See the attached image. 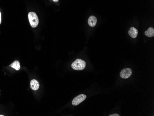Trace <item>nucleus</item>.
Returning <instances> with one entry per match:
<instances>
[{"label": "nucleus", "mask_w": 154, "mask_h": 116, "mask_svg": "<svg viewBox=\"0 0 154 116\" xmlns=\"http://www.w3.org/2000/svg\"><path fill=\"white\" fill-rule=\"evenodd\" d=\"M132 74V70L130 68H126L121 70L120 76L123 79H127L130 77Z\"/></svg>", "instance_id": "obj_4"}, {"label": "nucleus", "mask_w": 154, "mask_h": 116, "mask_svg": "<svg viewBox=\"0 0 154 116\" xmlns=\"http://www.w3.org/2000/svg\"><path fill=\"white\" fill-rule=\"evenodd\" d=\"M86 98V95L84 94H81L77 96L76 97L74 98L72 101V105H78L80 104L81 102H83V101Z\"/></svg>", "instance_id": "obj_3"}, {"label": "nucleus", "mask_w": 154, "mask_h": 116, "mask_svg": "<svg viewBox=\"0 0 154 116\" xmlns=\"http://www.w3.org/2000/svg\"><path fill=\"white\" fill-rule=\"evenodd\" d=\"M53 1H55V2H57L59 0H53Z\"/></svg>", "instance_id": "obj_12"}, {"label": "nucleus", "mask_w": 154, "mask_h": 116, "mask_svg": "<svg viewBox=\"0 0 154 116\" xmlns=\"http://www.w3.org/2000/svg\"><path fill=\"white\" fill-rule=\"evenodd\" d=\"M110 116H119L120 115L118 114H112V115H109Z\"/></svg>", "instance_id": "obj_10"}, {"label": "nucleus", "mask_w": 154, "mask_h": 116, "mask_svg": "<svg viewBox=\"0 0 154 116\" xmlns=\"http://www.w3.org/2000/svg\"><path fill=\"white\" fill-rule=\"evenodd\" d=\"M1 12H0V24L1 23Z\"/></svg>", "instance_id": "obj_11"}, {"label": "nucleus", "mask_w": 154, "mask_h": 116, "mask_svg": "<svg viewBox=\"0 0 154 116\" xmlns=\"http://www.w3.org/2000/svg\"><path fill=\"white\" fill-rule=\"evenodd\" d=\"M86 63L85 61L80 59H77L72 64V67L74 70H82L85 68Z\"/></svg>", "instance_id": "obj_1"}, {"label": "nucleus", "mask_w": 154, "mask_h": 116, "mask_svg": "<svg viewBox=\"0 0 154 116\" xmlns=\"http://www.w3.org/2000/svg\"><path fill=\"white\" fill-rule=\"evenodd\" d=\"M145 34L147 37H153L154 36V29L153 27H149L148 29L145 32Z\"/></svg>", "instance_id": "obj_8"}, {"label": "nucleus", "mask_w": 154, "mask_h": 116, "mask_svg": "<svg viewBox=\"0 0 154 116\" xmlns=\"http://www.w3.org/2000/svg\"><path fill=\"white\" fill-rule=\"evenodd\" d=\"M10 66H11L16 70H19L20 69V63L18 61H15L10 65Z\"/></svg>", "instance_id": "obj_9"}, {"label": "nucleus", "mask_w": 154, "mask_h": 116, "mask_svg": "<svg viewBox=\"0 0 154 116\" xmlns=\"http://www.w3.org/2000/svg\"><path fill=\"white\" fill-rule=\"evenodd\" d=\"M30 86L31 89L34 91H36L39 88V82L36 80H32L30 82Z\"/></svg>", "instance_id": "obj_6"}, {"label": "nucleus", "mask_w": 154, "mask_h": 116, "mask_svg": "<svg viewBox=\"0 0 154 116\" xmlns=\"http://www.w3.org/2000/svg\"><path fill=\"white\" fill-rule=\"evenodd\" d=\"M28 18L31 27L35 28L38 26L39 20L38 16L35 12H30L28 13Z\"/></svg>", "instance_id": "obj_2"}, {"label": "nucleus", "mask_w": 154, "mask_h": 116, "mask_svg": "<svg viewBox=\"0 0 154 116\" xmlns=\"http://www.w3.org/2000/svg\"><path fill=\"white\" fill-rule=\"evenodd\" d=\"M88 24L91 27H94L97 23V19L95 16H90L88 19Z\"/></svg>", "instance_id": "obj_7"}, {"label": "nucleus", "mask_w": 154, "mask_h": 116, "mask_svg": "<svg viewBox=\"0 0 154 116\" xmlns=\"http://www.w3.org/2000/svg\"><path fill=\"white\" fill-rule=\"evenodd\" d=\"M128 34L132 38H135L138 36V31L135 27H131L128 31Z\"/></svg>", "instance_id": "obj_5"}]
</instances>
